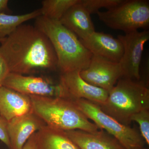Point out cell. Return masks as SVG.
I'll list each match as a JSON object with an SVG mask.
<instances>
[{
    "instance_id": "obj_16",
    "label": "cell",
    "mask_w": 149,
    "mask_h": 149,
    "mask_svg": "<svg viewBox=\"0 0 149 149\" xmlns=\"http://www.w3.org/2000/svg\"><path fill=\"white\" fill-rule=\"evenodd\" d=\"M37 149H80L65 131L46 125L36 132Z\"/></svg>"
},
{
    "instance_id": "obj_3",
    "label": "cell",
    "mask_w": 149,
    "mask_h": 149,
    "mask_svg": "<svg viewBox=\"0 0 149 149\" xmlns=\"http://www.w3.org/2000/svg\"><path fill=\"white\" fill-rule=\"evenodd\" d=\"M29 96L33 111L49 127L65 131L79 130L93 133L99 130L70 100L59 97Z\"/></svg>"
},
{
    "instance_id": "obj_4",
    "label": "cell",
    "mask_w": 149,
    "mask_h": 149,
    "mask_svg": "<svg viewBox=\"0 0 149 149\" xmlns=\"http://www.w3.org/2000/svg\"><path fill=\"white\" fill-rule=\"evenodd\" d=\"M98 105L107 114L129 126L133 115L149 109V90L143 82L121 77L109 93L105 102Z\"/></svg>"
},
{
    "instance_id": "obj_8",
    "label": "cell",
    "mask_w": 149,
    "mask_h": 149,
    "mask_svg": "<svg viewBox=\"0 0 149 149\" xmlns=\"http://www.w3.org/2000/svg\"><path fill=\"white\" fill-rule=\"evenodd\" d=\"M3 86L28 96L62 97V89L59 82L44 77L24 75L10 72Z\"/></svg>"
},
{
    "instance_id": "obj_14",
    "label": "cell",
    "mask_w": 149,
    "mask_h": 149,
    "mask_svg": "<svg viewBox=\"0 0 149 149\" xmlns=\"http://www.w3.org/2000/svg\"><path fill=\"white\" fill-rule=\"evenodd\" d=\"M32 110L30 96L4 86L0 87V116L6 120Z\"/></svg>"
},
{
    "instance_id": "obj_12",
    "label": "cell",
    "mask_w": 149,
    "mask_h": 149,
    "mask_svg": "<svg viewBox=\"0 0 149 149\" xmlns=\"http://www.w3.org/2000/svg\"><path fill=\"white\" fill-rule=\"evenodd\" d=\"M80 40L93 55L114 62H119L122 58V43L118 38H115L111 35L95 31Z\"/></svg>"
},
{
    "instance_id": "obj_25",
    "label": "cell",
    "mask_w": 149,
    "mask_h": 149,
    "mask_svg": "<svg viewBox=\"0 0 149 149\" xmlns=\"http://www.w3.org/2000/svg\"><path fill=\"white\" fill-rule=\"evenodd\" d=\"M136 149H146L144 148H143H143H137Z\"/></svg>"
},
{
    "instance_id": "obj_10",
    "label": "cell",
    "mask_w": 149,
    "mask_h": 149,
    "mask_svg": "<svg viewBox=\"0 0 149 149\" xmlns=\"http://www.w3.org/2000/svg\"><path fill=\"white\" fill-rule=\"evenodd\" d=\"M80 74L87 83L108 93L123 76L119 62L94 55L88 68L80 71Z\"/></svg>"
},
{
    "instance_id": "obj_1",
    "label": "cell",
    "mask_w": 149,
    "mask_h": 149,
    "mask_svg": "<svg viewBox=\"0 0 149 149\" xmlns=\"http://www.w3.org/2000/svg\"><path fill=\"white\" fill-rule=\"evenodd\" d=\"M10 72L24 75L58 70L57 59L47 36L35 26L22 24L1 42Z\"/></svg>"
},
{
    "instance_id": "obj_20",
    "label": "cell",
    "mask_w": 149,
    "mask_h": 149,
    "mask_svg": "<svg viewBox=\"0 0 149 149\" xmlns=\"http://www.w3.org/2000/svg\"><path fill=\"white\" fill-rule=\"evenodd\" d=\"M149 109L143 110L134 115L131 118L139 124L141 136L147 145H149Z\"/></svg>"
},
{
    "instance_id": "obj_23",
    "label": "cell",
    "mask_w": 149,
    "mask_h": 149,
    "mask_svg": "<svg viewBox=\"0 0 149 149\" xmlns=\"http://www.w3.org/2000/svg\"><path fill=\"white\" fill-rule=\"evenodd\" d=\"M22 149H37L36 132L30 137Z\"/></svg>"
},
{
    "instance_id": "obj_9",
    "label": "cell",
    "mask_w": 149,
    "mask_h": 149,
    "mask_svg": "<svg viewBox=\"0 0 149 149\" xmlns=\"http://www.w3.org/2000/svg\"><path fill=\"white\" fill-rule=\"evenodd\" d=\"M81 70L61 73L59 83L62 91V98L70 100L85 99L100 105L104 103L109 93L91 85L80 76Z\"/></svg>"
},
{
    "instance_id": "obj_19",
    "label": "cell",
    "mask_w": 149,
    "mask_h": 149,
    "mask_svg": "<svg viewBox=\"0 0 149 149\" xmlns=\"http://www.w3.org/2000/svg\"><path fill=\"white\" fill-rule=\"evenodd\" d=\"M124 0H80V3L91 14L97 13L102 8L108 10L120 5Z\"/></svg>"
},
{
    "instance_id": "obj_7",
    "label": "cell",
    "mask_w": 149,
    "mask_h": 149,
    "mask_svg": "<svg viewBox=\"0 0 149 149\" xmlns=\"http://www.w3.org/2000/svg\"><path fill=\"white\" fill-rule=\"evenodd\" d=\"M122 43L123 53L119 63L122 68V77L139 81L142 55L145 44L149 40L148 30L137 31L118 36Z\"/></svg>"
},
{
    "instance_id": "obj_5",
    "label": "cell",
    "mask_w": 149,
    "mask_h": 149,
    "mask_svg": "<svg viewBox=\"0 0 149 149\" xmlns=\"http://www.w3.org/2000/svg\"><path fill=\"white\" fill-rule=\"evenodd\" d=\"M97 14L107 27L125 34L149 27V3L146 0H124L117 6Z\"/></svg>"
},
{
    "instance_id": "obj_21",
    "label": "cell",
    "mask_w": 149,
    "mask_h": 149,
    "mask_svg": "<svg viewBox=\"0 0 149 149\" xmlns=\"http://www.w3.org/2000/svg\"><path fill=\"white\" fill-rule=\"evenodd\" d=\"M8 123L7 120L0 116V141L5 144L9 148L10 142L8 132Z\"/></svg>"
},
{
    "instance_id": "obj_13",
    "label": "cell",
    "mask_w": 149,
    "mask_h": 149,
    "mask_svg": "<svg viewBox=\"0 0 149 149\" xmlns=\"http://www.w3.org/2000/svg\"><path fill=\"white\" fill-rule=\"evenodd\" d=\"M65 132L80 149H125L115 138L102 129L93 133L79 130Z\"/></svg>"
},
{
    "instance_id": "obj_11",
    "label": "cell",
    "mask_w": 149,
    "mask_h": 149,
    "mask_svg": "<svg viewBox=\"0 0 149 149\" xmlns=\"http://www.w3.org/2000/svg\"><path fill=\"white\" fill-rule=\"evenodd\" d=\"M44 121L33 110L8 121L9 149H22L34 133L45 126Z\"/></svg>"
},
{
    "instance_id": "obj_18",
    "label": "cell",
    "mask_w": 149,
    "mask_h": 149,
    "mask_svg": "<svg viewBox=\"0 0 149 149\" xmlns=\"http://www.w3.org/2000/svg\"><path fill=\"white\" fill-rule=\"evenodd\" d=\"M80 0H44L40 8L42 16L52 20L59 21L71 7Z\"/></svg>"
},
{
    "instance_id": "obj_22",
    "label": "cell",
    "mask_w": 149,
    "mask_h": 149,
    "mask_svg": "<svg viewBox=\"0 0 149 149\" xmlns=\"http://www.w3.org/2000/svg\"><path fill=\"white\" fill-rule=\"evenodd\" d=\"M9 72L8 65L0 50V87L3 86L4 81Z\"/></svg>"
},
{
    "instance_id": "obj_17",
    "label": "cell",
    "mask_w": 149,
    "mask_h": 149,
    "mask_svg": "<svg viewBox=\"0 0 149 149\" xmlns=\"http://www.w3.org/2000/svg\"><path fill=\"white\" fill-rule=\"evenodd\" d=\"M42 15L40 9L22 15L0 13V43L25 22Z\"/></svg>"
},
{
    "instance_id": "obj_2",
    "label": "cell",
    "mask_w": 149,
    "mask_h": 149,
    "mask_svg": "<svg viewBox=\"0 0 149 149\" xmlns=\"http://www.w3.org/2000/svg\"><path fill=\"white\" fill-rule=\"evenodd\" d=\"M35 24L50 41L57 59L58 70L61 74L88 68L93 55L60 22L41 15L36 19Z\"/></svg>"
},
{
    "instance_id": "obj_24",
    "label": "cell",
    "mask_w": 149,
    "mask_h": 149,
    "mask_svg": "<svg viewBox=\"0 0 149 149\" xmlns=\"http://www.w3.org/2000/svg\"><path fill=\"white\" fill-rule=\"evenodd\" d=\"M8 1L0 0V13H6L9 10L8 7Z\"/></svg>"
},
{
    "instance_id": "obj_6",
    "label": "cell",
    "mask_w": 149,
    "mask_h": 149,
    "mask_svg": "<svg viewBox=\"0 0 149 149\" xmlns=\"http://www.w3.org/2000/svg\"><path fill=\"white\" fill-rule=\"evenodd\" d=\"M71 101L88 119L93 120L99 128L113 136L125 149L143 147L145 141L137 130L121 124L104 112L98 105L85 99Z\"/></svg>"
},
{
    "instance_id": "obj_15",
    "label": "cell",
    "mask_w": 149,
    "mask_h": 149,
    "mask_svg": "<svg viewBox=\"0 0 149 149\" xmlns=\"http://www.w3.org/2000/svg\"><path fill=\"white\" fill-rule=\"evenodd\" d=\"M91 15L80 3V0L67 11L59 21L81 40L95 31Z\"/></svg>"
}]
</instances>
